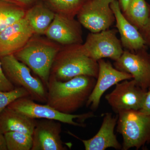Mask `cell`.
<instances>
[{"mask_svg":"<svg viewBox=\"0 0 150 150\" xmlns=\"http://www.w3.org/2000/svg\"><path fill=\"white\" fill-rule=\"evenodd\" d=\"M96 79L80 76L62 81L50 75L46 104L59 112L72 114L86 104L96 83Z\"/></svg>","mask_w":150,"mask_h":150,"instance_id":"6da1fadb","label":"cell"},{"mask_svg":"<svg viewBox=\"0 0 150 150\" xmlns=\"http://www.w3.org/2000/svg\"><path fill=\"white\" fill-rule=\"evenodd\" d=\"M62 47L47 37L34 34L13 55L18 61L29 67L47 88L52 65Z\"/></svg>","mask_w":150,"mask_h":150,"instance_id":"7a4b0ae2","label":"cell"},{"mask_svg":"<svg viewBox=\"0 0 150 150\" xmlns=\"http://www.w3.org/2000/svg\"><path fill=\"white\" fill-rule=\"evenodd\" d=\"M82 44L62 46L54 59L50 75L62 81L80 76L97 79L98 63L86 54Z\"/></svg>","mask_w":150,"mask_h":150,"instance_id":"3957f363","label":"cell"},{"mask_svg":"<svg viewBox=\"0 0 150 150\" xmlns=\"http://www.w3.org/2000/svg\"><path fill=\"white\" fill-rule=\"evenodd\" d=\"M117 125L123 138L122 150H138L150 144V114L141 110H123L118 114Z\"/></svg>","mask_w":150,"mask_h":150,"instance_id":"277c9868","label":"cell"},{"mask_svg":"<svg viewBox=\"0 0 150 150\" xmlns=\"http://www.w3.org/2000/svg\"><path fill=\"white\" fill-rule=\"evenodd\" d=\"M0 61L6 77L16 87H21L26 90L34 101L46 103L47 88L38 77L32 75L29 67L14 55L0 57Z\"/></svg>","mask_w":150,"mask_h":150,"instance_id":"5b68a950","label":"cell"},{"mask_svg":"<svg viewBox=\"0 0 150 150\" xmlns=\"http://www.w3.org/2000/svg\"><path fill=\"white\" fill-rule=\"evenodd\" d=\"M33 119H46L59 121L72 126L84 127L86 124L76 122V119L81 122L94 116L93 112L81 114H67L59 112L48 105L36 103L30 97L21 98L14 101L7 107Z\"/></svg>","mask_w":150,"mask_h":150,"instance_id":"8992f818","label":"cell"},{"mask_svg":"<svg viewBox=\"0 0 150 150\" xmlns=\"http://www.w3.org/2000/svg\"><path fill=\"white\" fill-rule=\"evenodd\" d=\"M118 32L115 29H108L89 33L85 42L82 44L84 51L97 62L104 58H109L115 62L124 51L121 40L117 37Z\"/></svg>","mask_w":150,"mask_h":150,"instance_id":"52a82bcc","label":"cell"},{"mask_svg":"<svg viewBox=\"0 0 150 150\" xmlns=\"http://www.w3.org/2000/svg\"><path fill=\"white\" fill-rule=\"evenodd\" d=\"M114 0H88L79 11L78 21L91 33L106 30L115 21L110 4Z\"/></svg>","mask_w":150,"mask_h":150,"instance_id":"ba28073f","label":"cell"},{"mask_svg":"<svg viewBox=\"0 0 150 150\" xmlns=\"http://www.w3.org/2000/svg\"><path fill=\"white\" fill-rule=\"evenodd\" d=\"M147 91L133 79L126 80L115 85V88L105 96V99L117 114L123 110H140Z\"/></svg>","mask_w":150,"mask_h":150,"instance_id":"9c48e42d","label":"cell"},{"mask_svg":"<svg viewBox=\"0 0 150 150\" xmlns=\"http://www.w3.org/2000/svg\"><path fill=\"white\" fill-rule=\"evenodd\" d=\"M113 65L117 69L130 74L138 85L147 90L150 86V54L147 48L136 52L125 50Z\"/></svg>","mask_w":150,"mask_h":150,"instance_id":"30bf717a","label":"cell"},{"mask_svg":"<svg viewBox=\"0 0 150 150\" xmlns=\"http://www.w3.org/2000/svg\"><path fill=\"white\" fill-rule=\"evenodd\" d=\"M98 63V73L96 83L86 104L93 110L98 109L101 97L107 90L122 81L133 79L130 74L117 69L108 61L101 59Z\"/></svg>","mask_w":150,"mask_h":150,"instance_id":"8fae6325","label":"cell"},{"mask_svg":"<svg viewBox=\"0 0 150 150\" xmlns=\"http://www.w3.org/2000/svg\"><path fill=\"white\" fill-rule=\"evenodd\" d=\"M82 25L75 18L56 14L45 36L62 46L82 44Z\"/></svg>","mask_w":150,"mask_h":150,"instance_id":"7c38bea8","label":"cell"},{"mask_svg":"<svg viewBox=\"0 0 150 150\" xmlns=\"http://www.w3.org/2000/svg\"><path fill=\"white\" fill-rule=\"evenodd\" d=\"M34 35L25 17L7 27L0 32V57L13 55Z\"/></svg>","mask_w":150,"mask_h":150,"instance_id":"4fadbf2b","label":"cell"},{"mask_svg":"<svg viewBox=\"0 0 150 150\" xmlns=\"http://www.w3.org/2000/svg\"><path fill=\"white\" fill-rule=\"evenodd\" d=\"M62 131V124L59 121L46 119L36 121L31 150L67 149L61 139Z\"/></svg>","mask_w":150,"mask_h":150,"instance_id":"5bb4252c","label":"cell"},{"mask_svg":"<svg viewBox=\"0 0 150 150\" xmlns=\"http://www.w3.org/2000/svg\"><path fill=\"white\" fill-rule=\"evenodd\" d=\"M117 120L118 116L114 117L111 112L105 113L99 131L89 139H81L71 132L69 133L75 138H79L83 143L86 150H105L110 148L116 150L122 149V145L118 142L114 134Z\"/></svg>","mask_w":150,"mask_h":150,"instance_id":"9a60e30c","label":"cell"},{"mask_svg":"<svg viewBox=\"0 0 150 150\" xmlns=\"http://www.w3.org/2000/svg\"><path fill=\"white\" fill-rule=\"evenodd\" d=\"M110 7L115 16V26L120 34L123 48L131 52L148 48L139 30L123 15L117 0H114L111 3Z\"/></svg>","mask_w":150,"mask_h":150,"instance_id":"2e32d148","label":"cell"},{"mask_svg":"<svg viewBox=\"0 0 150 150\" xmlns=\"http://www.w3.org/2000/svg\"><path fill=\"white\" fill-rule=\"evenodd\" d=\"M36 121L7 107L0 113V133L16 131L32 136Z\"/></svg>","mask_w":150,"mask_h":150,"instance_id":"e0dca14e","label":"cell"},{"mask_svg":"<svg viewBox=\"0 0 150 150\" xmlns=\"http://www.w3.org/2000/svg\"><path fill=\"white\" fill-rule=\"evenodd\" d=\"M56 14L40 0L26 10L24 17L35 35H45Z\"/></svg>","mask_w":150,"mask_h":150,"instance_id":"ac0fdd59","label":"cell"},{"mask_svg":"<svg viewBox=\"0 0 150 150\" xmlns=\"http://www.w3.org/2000/svg\"><path fill=\"white\" fill-rule=\"evenodd\" d=\"M150 11L149 4L146 0H129L126 9L122 13L128 21L140 30L146 23Z\"/></svg>","mask_w":150,"mask_h":150,"instance_id":"d6986e66","label":"cell"},{"mask_svg":"<svg viewBox=\"0 0 150 150\" xmlns=\"http://www.w3.org/2000/svg\"><path fill=\"white\" fill-rule=\"evenodd\" d=\"M26 9L6 0H0V32L25 17Z\"/></svg>","mask_w":150,"mask_h":150,"instance_id":"ffe728a7","label":"cell"},{"mask_svg":"<svg viewBox=\"0 0 150 150\" xmlns=\"http://www.w3.org/2000/svg\"><path fill=\"white\" fill-rule=\"evenodd\" d=\"M56 14L74 18L88 0H40Z\"/></svg>","mask_w":150,"mask_h":150,"instance_id":"44dd1931","label":"cell"},{"mask_svg":"<svg viewBox=\"0 0 150 150\" xmlns=\"http://www.w3.org/2000/svg\"><path fill=\"white\" fill-rule=\"evenodd\" d=\"M4 134L8 150H31L33 145L31 135L16 131Z\"/></svg>","mask_w":150,"mask_h":150,"instance_id":"7402d4cb","label":"cell"},{"mask_svg":"<svg viewBox=\"0 0 150 150\" xmlns=\"http://www.w3.org/2000/svg\"><path fill=\"white\" fill-rule=\"evenodd\" d=\"M24 97H29V94L21 87H16L9 91H0V113L14 101Z\"/></svg>","mask_w":150,"mask_h":150,"instance_id":"603a6c76","label":"cell"},{"mask_svg":"<svg viewBox=\"0 0 150 150\" xmlns=\"http://www.w3.org/2000/svg\"><path fill=\"white\" fill-rule=\"evenodd\" d=\"M16 87L8 80L3 71L1 63L0 61V91H9L12 90Z\"/></svg>","mask_w":150,"mask_h":150,"instance_id":"cb8c5ba5","label":"cell"},{"mask_svg":"<svg viewBox=\"0 0 150 150\" xmlns=\"http://www.w3.org/2000/svg\"><path fill=\"white\" fill-rule=\"evenodd\" d=\"M150 10V3L149 4ZM148 47L150 48V11L149 16L146 23L139 30Z\"/></svg>","mask_w":150,"mask_h":150,"instance_id":"d4e9b609","label":"cell"},{"mask_svg":"<svg viewBox=\"0 0 150 150\" xmlns=\"http://www.w3.org/2000/svg\"><path fill=\"white\" fill-rule=\"evenodd\" d=\"M16 4L27 10L37 2L38 0H6Z\"/></svg>","mask_w":150,"mask_h":150,"instance_id":"484cf974","label":"cell"},{"mask_svg":"<svg viewBox=\"0 0 150 150\" xmlns=\"http://www.w3.org/2000/svg\"><path fill=\"white\" fill-rule=\"evenodd\" d=\"M141 111L150 114V86L146 93L144 103L141 108Z\"/></svg>","mask_w":150,"mask_h":150,"instance_id":"4316f807","label":"cell"},{"mask_svg":"<svg viewBox=\"0 0 150 150\" xmlns=\"http://www.w3.org/2000/svg\"><path fill=\"white\" fill-rule=\"evenodd\" d=\"M0 150H8L4 134L0 133Z\"/></svg>","mask_w":150,"mask_h":150,"instance_id":"83f0119b","label":"cell"},{"mask_svg":"<svg viewBox=\"0 0 150 150\" xmlns=\"http://www.w3.org/2000/svg\"><path fill=\"white\" fill-rule=\"evenodd\" d=\"M122 12H123L126 9L129 0H117Z\"/></svg>","mask_w":150,"mask_h":150,"instance_id":"f1b7e54d","label":"cell"},{"mask_svg":"<svg viewBox=\"0 0 150 150\" xmlns=\"http://www.w3.org/2000/svg\"></svg>","mask_w":150,"mask_h":150,"instance_id":"f546056e","label":"cell"}]
</instances>
